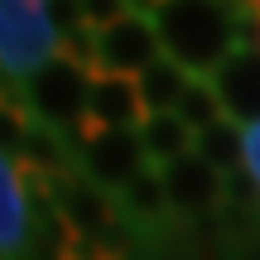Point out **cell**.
I'll return each mask as SVG.
<instances>
[{"label":"cell","mask_w":260,"mask_h":260,"mask_svg":"<svg viewBox=\"0 0 260 260\" xmlns=\"http://www.w3.org/2000/svg\"><path fill=\"white\" fill-rule=\"evenodd\" d=\"M164 58L188 77H212L236 53V0H169L154 15Z\"/></svg>","instance_id":"obj_1"},{"label":"cell","mask_w":260,"mask_h":260,"mask_svg":"<svg viewBox=\"0 0 260 260\" xmlns=\"http://www.w3.org/2000/svg\"><path fill=\"white\" fill-rule=\"evenodd\" d=\"M87 102H92V73H82L77 63L68 58H53L48 68H39L34 77L24 82V106L34 121L53 125L58 135L73 145H82V130H87Z\"/></svg>","instance_id":"obj_2"},{"label":"cell","mask_w":260,"mask_h":260,"mask_svg":"<svg viewBox=\"0 0 260 260\" xmlns=\"http://www.w3.org/2000/svg\"><path fill=\"white\" fill-rule=\"evenodd\" d=\"M58 58V34L48 24V0H0V68L24 87L39 68Z\"/></svg>","instance_id":"obj_3"},{"label":"cell","mask_w":260,"mask_h":260,"mask_svg":"<svg viewBox=\"0 0 260 260\" xmlns=\"http://www.w3.org/2000/svg\"><path fill=\"white\" fill-rule=\"evenodd\" d=\"M77 169L96 188L121 193L140 169H149V159H145V145H140L135 130H92L82 140V149H77Z\"/></svg>","instance_id":"obj_4"},{"label":"cell","mask_w":260,"mask_h":260,"mask_svg":"<svg viewBox=\"0 0 260 260\" xmlns=\"http://www.w3.org/2000/svg\"><path fill=\"white\" fill-rule=\"evenodd\" d=\"M159 53H164L159 29H154V19H145V15H125V19H116V24L96 29V73H106V77L145 73L149 63H159Z\"/></svg>","instance_id":"obj_5"},{"label":"cell","mask_w":260,"mask_h":260,"mask_svg":"<svg viewBox=\"0 0 260 260\" xmlns=\"http://www.w3.org/2000/svg\"><path fill=\"white\" fill-rule=\"evenodd\" d=\"M159 174H164L169 207H174V217L183 226H193V222H203V217L222 212V203H226V178L217 174V169H207L198 154L178 159V164L159 169Z\"/></svg>","instance_id":"obj_6"},{"label":"cell","mask_w":260,"mask_h":260,"mask_svg":"<svg viewBox=\"0 0 260 260\" xmlns=\"http://www.w3.org/2000/svg\"><path fill=\"white\" fill-rule=\"evenodd\" d=\"M116 207H121V222L135 232L140 246H149V241H159V236H169V232H178V226H183V222L174 217V207H169L164 174H159L154 164L140 169L121 193H116Z\"/></svg>","instance_id":"obj_7"},{"label":"cell","mask_w":260,"mask_h":260,"mask_svg":"<svg viewBox=\"0 0 260 260\" xmlns=\"http://www.w3.org/2000/svg\"><path fill=\"white\" fill-rule=\"evenodd\" d=\"M207 82H212V92L222 96L226 121H236L241 130L260 125V53L236 48V53L226 58V63L217 68Z\"/></svg>","instance_id":"obj_8"},{"label":"cell","mask_w":260,"mask_h":260,"mask_svg":"<svg viewBox=\"0 0 260 260\" xmlns=\"http://www.w3.org/2000/svg\"><path fill=\"white\" fill-rule=\"evenodd\" d=\"M29 251H34L29 198H24L15 159L0 154V260H29Z\"/></svg>","instance_id":"obj_9"},{"label":"cell","mask_w":260,"mask_h":260,"mask_svg":"<svg viewBox=\"0 0 260 260\" xmlns=\"http://www.w3.org/2000/svg\"><path fill=\"white\" fill-rule=\"evenodd\" d=\"M87 121L96 130H140L145 106H140V87L135 77H92V102H87Z\"/></svg>","instance_id":"obj_10"},{"label":"cell","mask_w":260,"mask_h":260,"mask_svg":"<svg viewBox=\"0 0 260 260\" xmlns=\"http://www.w3.org/2000/svg\"><path fill=\"white\" fill-rule=\"evenodd\" d=\"M140 145H145V159L154 169H169V164H178V159H188L193 154V145H198V135L183 125V116H145L140 121Z\"/></svg>","instance_id":"obj_11"},{"label":"cell","mask_w":260,"mask_h":260,"mask_svg":"<svg viewBox=\"0 0 260 260\" xmlns=\"http://www.w3.org/2000/svg\"><path fill=\"white\" fill-rule=\"evenodd\" d=\"M15 164H29V169H39V174H77V154H73V145H68V140L58 135L53 125L34 121V116H29L24 149H19Z\"/></svg>","instance_id":"obj_12"},{"label":"cell","mask_w":260,"mask_h":260,"mask_svg":"<svg viewBox=\"0 0 260 260\" xmlns=\"http://www.w3.org/2000/svg\"><path fill=\"white\" fill-rule=\"evenodd\" d=\"M188 82L193 77L183 73V68L174 63V58H159V63H149L145 73L135 77L140 87V106H145V116H169L178 106V96L188 92Z\"/></svg>","instance_id":"obj_13"},{"label":"cell","mask_w":260,"mask_h":260,"mask_svg":"<svg viewBox=\"0 0 260 260\" xmlns=\"http://www.w3.org/2000/svg\"><path fill=\"white\" fill-rule=\"evenodd\" d=\"M193 154L203 159L207 169H217V174L226 178V174H236V169H246V130L236 125V121H222V125H212V130L198 135Z\"/></svg>","instance_id":"obj_14"},{"label":"cell","mask_w":260,"mask_h":260,"mask_svg":"<svg viewBox=\"0 0 260 260\" xmlns=\"http://www.w3.org/2000/svg\"><path fill=\"white\" fill-rule=\"evenodd\" d=\"M174 116H183V125L193 130V135H203V130H212V125H222V121H226L222 96L212 92V82H207V77H193V82H188V92L178 96Z\"/></svg>","instance_id":"obj_15"},{"label":"cell","mask_w":260,"mask_h":260,"mask_svg":"<svg viewBox=\"0 0 260 260\" xmlns=\"http://www.w3.org/2000/svg\"><path fill=\"white\" fill-rule=\"evenodd\" d=\"M24 130H29V111H24V106L0 102V154H5V159H19V149H24Z\"/></svg>","instance_id":"obj_16"},{"label":"cell","mask_w":260,"mask_h":260,"mask_svg":"<svg viewBox=\"0 0 260 260\" xmlns=\"http://www.w3.org/2000/svg\"><path fill=\"white\" fill-rule=\"evenodd\" d=\"M82 15H87L92 29H106V24H116V19H125L130 5L125 0H82Z\"/></svg>","instance_id":"obj_17"},{"label":"cell","mask_w":260,"mask_h":260,"mask_svg":"<svg viewBox=\"0 0 260 260\" xmlns=\"http://www.w3.org/2000/svg\"><path fill=\"white\" fill-rule=\"evenodd\" d=\"M246 169H251V178L260 183V125L246 130Z\"/></svg>","instance_id":"obj_18"},{"label":"cell","mask_w":260,"mask_h":260,"mask_svg":"<svg viewBox=\"0 0 260 260\" xmlns=\"http://www.w3.org/2000/svg\"><path fill=\"white\" fill-rule=\"evenodd\" d=\"M246 5H255V10H260V0H246Z\"/></svg>","instance_id":"obj_19"}]
</instances>
